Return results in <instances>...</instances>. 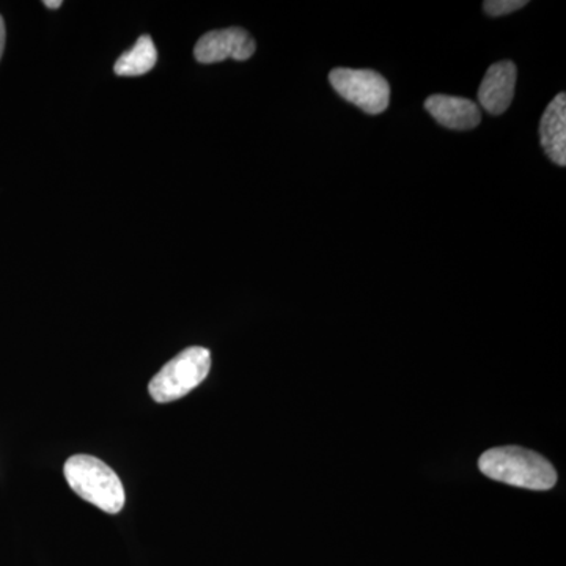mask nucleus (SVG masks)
<instances>
[{
  "mask_svg": "<svg viewBox=\"0 0 566 566\" xmlns=\"http://www.w3.org/2000/svg\"><path fill=\"white\" fill-rule=\"evenodd\" d=\"M43 6L48 9H61L62 0H44Z\"/></svg>",
  "mask_w": 566,
  "mask_h": 566,
  "instance_id": "nucleus-12",
  "label": "nucleus"
},
{
  "mask_svg": "<svg viewBox=\"0 0 566 566\" xmlns=\"http://www.w3.org/2000/svg\"><path fill=\"white\" fill-rule=\"evenodd\" d=\"M63 472L71 490L84 501L109 515L122 512L125 488L120 476L104 461L91 455H74L66 461Z\"/></svg>",
  "mask_w": 566,
  "mask_h": 566,
  "instance_id": "nucleus-2",
  "label": "nucleus"
},
{
  "mask_svg": "<svg viewBox=\"0 0 566 566\" xmlns=\"http://www.w3.org/2000/svg\"><path fill=\"white\" fill-rule=\"evenodd\" d=\"M516 77L513 62H499L490 66L479 91V102L488 114L501 115L509 109L515 95Z\"/></svg>",
  "mask_w": 566,
  "mask_h": 566,
  "instance_id": "nucleus-6",
  "label": "nucleus"
},
{
  "mask_svg": "<svg viewBox=\"0 0 566 566\" xmlns=\"http://www.w3.org/2000/svg\"><path fill=\"white\" fill-rule=\"evenodd\" d=\"M424 109L430 112L436 122L449 129L468 132L482 122V112L471 99L458 96L433 95L424 102Z\"/></svg>",
  "mask_w": 566,
  "mask_h": 566,
  "instance_id": "nucleus-7",
  "label": "nucleus"
},
{
  "mask_svg": "<svg viewBox=\"0 0 566 566\" xmlns=\"http://www.w3.org/2000/svg\"><path fill=\"white\" fill-rule=\"evenodd\" d=\"M329 82L342 98L367 114H381L389 106V84L376 71L335 69L331 71Z\"/></svg>",
  "mask_w": 566,
  "mask_h": 566,
  "instance_id": "nucleus-4",
  "label": "nucleus"
},
{
  "mask_svg": "<svg viewBox=\"0 0 566 566\" xmlns=\"http://www.w3.org/2000/svg\"><path fill=\"white\" fill-rule=\"evenodd\" d=\"M539 139L547 158L557 166H566V96L558 93L556 98L547 104L542 123H539Z\"/></svg>",
  "mask_w": 566,
  "mask_h": 566,
  "instance_id": "nucleus-8",
  "label": "nucleus"
},
{
  "mask_svg": "<svg viewBox=\"0 0 566 566\" xmlns=\"http://www.w3.org/2000/svg\"><path fill=\"white\" fill-rule=\"evenodd\" d=\"M211 353L203 346H191L164 365L159 374L151 379L148 390L158 403L180 400L202 385L210 374Z\"/></svg>",
  "mask_w": 566,
  "mask_h": 566,
  "instance_id": "nucleus-3",
  "label": "nucleus"
},
{
  "mask_svg": "<svg viewBox=\"0 0 566 566\" xmlns=\"http://www.w3.org/2000/svg\"><path fill=\"white\" fill-rule=\"evenodd\" d=\"M3 48H6V22H3V18L0 17V57H2Z\"/></svg>",
  "mask_w": 566,
  "mask_h": 566,
  "instance_id": "nucleus-11",
  "label": "nucleus"
},
{
  "mask_svg": "<svg viewBox=\"0 0 566 566\" xmlns=\"http://www.w3.org/2000/svg\"><path fill=\"white\" fill-rule=\"evenodd\" d=\"M156 62H158V51H156L151 36L142 35L132 50L118 57L114 71L117 76L122 77L142 76L155 69Z\"/></svg>",
  "mask_w": 566,
  "mask_h": 566,
  "instance_id": "nucleus-9",
  "label": "nucleus"
},
{
  "mask_svg": "<svg viewBox=\"0 0 566 566\" xmlns=\"http://www.w3.org/2000/svg\"><path fill=\"white\" fill-rule=\"evenodd\" d=\"M255 40L248 31L240 28L222 29L205 33L193 48L197 62L211 65L233 59V61H249L255 54Z\"/></svg>",
  "mask_w": 566,
  "mask_h": 566,
  "instance_id": "nucleus-5",
  "label": "nucleus"
},
{
  "mask_svg": "<svg viewBox=\"0 0 566 566\" xmlns=\"http://www.w3.org/2000/svg\"><path fill=\"white\" fill-rule=\"evenodd\" d=\"M480 471L490 479L526 490L546 491L557 483L554 465L523 447H495L480 457Z\"/></svg>",
  "mask_w": 566,
  "mask_h": 566,
  "instance_id": "nucleus-1",
  "label": "nucleus"
},
{
  "mask_svg": "<svg viewBox=\"0 0 566 566\" xmlns=\"http://www.w3.org/2000/svg\"><path fill=\"white\" fill-rule=\"evenodd\" d=\"M526 6V0H488L483 3L490 17H505V14L524 9Z\"/></svg>",
  "mask_w": 566,
  "mask_h": 566,
  "instance_id": "nucleus-10",
  "label": "nucleus"
}]
</instances>
